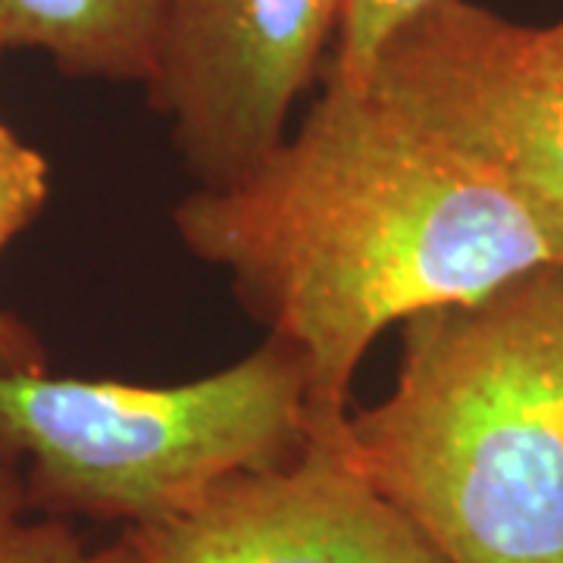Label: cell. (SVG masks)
Listing matches in <instances>:
<instances>
[{
    "label": "cell",
    "mask_w": 563,
    "mask_h": 563,
    "mask_svg": "<svg viewBox=\"0 0 563 563\" xmlns=\"http://www.w3.org/2000/svg\"><path fill=\"white\" fill-rule=\"evenodd\" d=\"M266 335L307 366L310 439L342 442L363 357L388 325L479 301L558 254L501 181L369 85L322 81L295 132L173 210Z\"/></svg>",
    "instance_id": "obj_1"
},
{
    "label": "cell",
    "mask_w": 563,
    "mask_h": 563,
    "mask_svg": "<svg viewBox=\"0 0 563 563\" xmlns=\"http://www.w3.org/2000/svg\"><path fill=\"white\" fill-rule=\"evenodd\" d=\"M344 451L448 563H563V263L404 320Z\"/></svg>",
    "instance_id": "obj_2"
},
{
    "label": "cell",
    "mask_w": 563,
    "mask_h": 563,
    "mask_svg": "<svg viewBox=\"0 0 563 563\" xmlns=\"http://www.w3.org/2000/svg\"><path fill=\"white\" fill-rule=\"evenodd\" d=\"M307 439V366L273 335L191 383L0 376V461L57 517L157 526L239 473L291 461Z\"/></svg>",
    "instance_id": "obj_3"
},
{
    "label": "cell",
    "mask_w": 563,
    "mask_h": 563,
    "mask_svg": "<svg viewBox=\"0 0 563 563\" xmlns=\"http://www.w3.org/2000/svg\"><path fill=\"white\" fill-rule=\"evenodd\" d=\"M366 81L501 181L563 263V16L526 25L442 0L388 41Z\"/></svg>",
    "instance_id": "obj_4"
},
{
    "label": "cell",
    "mask_w": 563,
    "mask_h": 563,
    "mask_svg": "<svg viewBox=\"0 0 563 563\" xmlns=\"http://www.w3.org/2000/svg\"><path fill=\"white\" fill-rule=\"evenodd\" d=\"M339 0H169L147 101L195 188H225L288 139L322 81Z\"/></svg>",
    "instance_id": "obj_5"
},
{
    "label": "cell",
    "mask_w": 563,
    "mask_h": 563,
    "mask_svg": "<svg viewBox=\"0 0 563 563\" xmlns=\"http://www.w3.org/2000/svg\"><path fill=\"white\" fill-rule=\"evenodd\" d=\"M139 563H448L342 442L239 473L157 526L125 529Z\"/></svg>",
    "instance_id": "obj_6"
},
{
    "label": "cell",
    "mask_w": 563,
    "mask_h": 563,
    "mask_svg": "<svg viewBox=\"0 0 563 563\" xmlns=\"http://www.w3.org/2000/svg\"><path fill=\"white\" fill-rule=\"evenodd\" d=\"M169 0H0V47L44 51L63 76L147 85Z\"/></svg>",
    "instance_id": "obj_7"
},
{
    "label": "cell",
    "mask_w": 563,
    "mask_h": 563,
    "mask_svg": "<svg viewBox=\"0 0 563 563\" xmlns=\"http://www.w3.org/2000/svg\"><path fill=\"white\" fill-rule=\"evenodd\" d=\"M0 563H139L125 539L91 548L57 514L32 501L13 463L0 461Z\"/></svg>",
    "instance_id": "obj_8"
},
{
    "label": "cell",
    "mask_w": 563,
    "mask_h": 563,
    "mask_svg": "<svg viewBox=\"0 0 563 563\" xmlns=\"http://www.w3.org/2000/svg\"><path fill=\"white\" fill-rule=\"evenodd\" d=\"M439 3L442 0H339V25L322 81H366L388 41Z\"/></svg>",
    "instance_id": "obj_9"
},
{
    "label": "cell",
    "mask_w": 563,
    "mask_h": 563,
    "mask_svg": "<svg viewBox=\"0 0 563 563\" xmlns=\"http://www.w3.org/2000/svg\"><path fill=\"white\" fill-rule=\"evenodd\" d=\"M47 195V161L0 120V251L38 220Z\"/></svg>",
    "instance_id": "obj_10"
},
{
    "label": "cell",
    "mask_w": 563,
    "mask_h": 563,
    "mask_svg": "<svg viewBox=\"0 0 563 563\" xmlns=\"http://www.w3.org/2000/svg\"><path fill=\"white\" fill-rule=\"evenodd\" d=\"M47 369V347L32 325L0 307V376L7 373H44Z\"/></svg>",
    "instance_id": "obj_11"
},
{
    "label": "cell",
    "mask_w": 563,
    "mask_h": 563,
    "mask_svg": "<svg viewBox=\"0 0 563 563\" xmlns=\"http://www.w3.org/2000/svg\"><path fill=\"white\" fill-rule=\"evenodd\" d=\"M0 54H3V47H0Z\"/></svg>",
    "instance_id": "obj_12"
}]
</instances>
